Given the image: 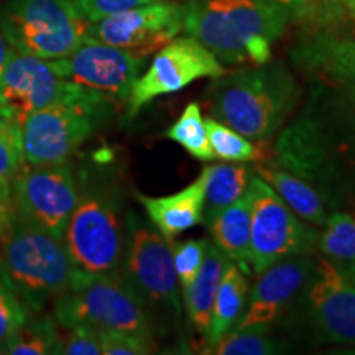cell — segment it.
I'll use <instances>...</instances> for the list:
<instances>
[{"mask_svg":"<svg viewBox=\"0 0 355 355\" xmlns=\"http://www.w3.org/2000/svg\"><path fill=\"white\" fill-rule=\"evenodd\" d=\"M25 163L21 123L15 117H0V199L10 204L13 178Z\"/></svg>","mask_w":355,"mask_h":355,"instance_id":"484cf974","label":"cell"},{"mask_svg":"<svg viewBox=\"0 0 355 355\" xmlns=\"http://www.w3.org/2000/svg\"><path fill=\"white\" fill-rule=\"evenodd\" d=\"M282 352V344L270 327L232 329L211 349L217 355H273Z\"/></svg>","mask_w":355,"mask_h":355,"instance_id":"f1b7e54d","label":"cell"},{"mask_svg":"<svg viewBox=\"0 0 355 355\" xmlns=\"http://www.w3.org/2000/svg\"><path fill=\"white\" fill-rule=\"evenodd\" d=\"M291 56L303 69L345 89L355 102V38L327 26L316 28L293 48Z\"/></svg>","mask_w":355,"mask_h":355,"instance_id":"e0dca14e","label":"cell"},{"mask_svg":"<svg viewBox=\"0 0 355 355\" xmlns=\"http://www.w3.org/2000/svg\"><path fill=\"white\" fill-rule=\"evenodd\" d=\"M183 30L220 63L263 64L293 12L272 0H186Z\"/></svg>","mask_w":355,"mask_h":355,"instance_id":"6da1fadb","label":"cell"},{"mask_svg":"<svg viewBox=\"0 0 355 355\" xmlns=\"http://www.w3.org/2000/svg\"><path fill=\"white\" fill-rule=\"evenodd\" d=\"M250 186V184H248ZM250 225L252 191L247 189L241 199L217 212L206 227L216 247L245 275H252L250 266Z\"/></svg>","mask_w":355,"mask_h":355,"instance_id":"d6986e66","label":"cell"},{"mask_svg":"<svg viewBox=\"0 0 355 355\" xmlns=\"http://www.w3.org/2000/svg\"><path fill=\"white\" fill-rule=\"evenodd\" d=\"M298 96L285 64L263 63L216 78L206 99L212 119L252 141H265L286 122Z\"/></svg>","mask_w":355,"mask_h":355,"instance_id":"7a4b0ae2","label":"cell"},{"mask_svg":"<svg viewBox=\"0 0 355 355\" xmlns=\"http://www.w3.org/2000/svg\"><path fill=\"white\" fill-rule=\"evenodd\" d=\"M248 296L247 275L237 265L229 261L220 278L214 306H212L209 332L206 336L207 347L212 349L241 319Z\"/></svg>","mask_w":355,"mask_h":355,"instance_id":"7402d4cb","label":"cell"},{"mask_svg":"<svg viewBox=\"0 0 355 355\" xmlns=\"http://www.w3.org/2000/svg\"><path fill=\"white\" fill-rule=\"evenodd\" d=\"M3 115H7V112H6V107H3V104H2V99H0V117H3Z\"/></svg>","mask_w":355,"mask_h":355,"instance_id":"ab89813d","label":"cell"},{"mask_svg":"<svg viewBox=\"0 0 355 355\" xmlns=\"http://www.w3.org/2000/svg\"><path fill=\"white\" fill-rule=\"evenodd\" d=\"M349 12H350V15H352V19L355 20V3H354L352 7H350V10H349Z\"/></svg>","mask_w":355,"mask_h":355,"instance_id":"b9f144b4","label":"cell"},{"mask_svg":"<svg viewBox=\"0 0 355 355\" xmlns=\"http://www.w3.org/2000/svg\"><path fill=\"white\" fill-rule=\"evenodd\" d=\"M322 227L318 250L337 263H355V217L347 212H332Z\"/></svg>","mask_w":355,"mask_h":355,"instance_id":"4316f807","label":"cell"},{"mask_svg":"<svg viewBox=\"0 0 355 355\" xmlns=\"http://www.w3.org/2000/svg\"><path fill=\"white\" fill-rule=\"evenodd\" d=\"M254 171L265 183L272 186L275 193L290 206V209L300 219L316 227H322L326 224L329 217L326 202L308 181L272 165H257Z\"/></svg>","mask_w":355,"mask_h":355,"instance_id":"44dd1931","label":"cell"},{"mask_svg":"<svg viewBox=\"0 0 355 355\" xmlns=\"http://www.w3.org/2000/svg\"><path fill=\"white\" fill-rule=\"evenodd\" d=\"M201 175L204 178V224L217 212L241 199L254 176L248 166L230 162L207 165Z\"/></svg>","mask_w":355,"mask_h":355,"instance_id":"603a6c76","label":"cell"},{"mask_svg":"<svg viewBox=\"0 0 355 355\" xmlns=\"http://www.w3.org/2000/svg\"><path fill=\"white\" fill-rule=\"evenodd\" d=\"M79 196L81 191L69 163H24L13 178L10 206L13 212L28 224L63 241L64 229Z\"/></svg>","mask_w":355,"mask_h":355,"instance_id":"30bf717a","label":"cell"},{"mask_svg":"<svg viewBox=\"0 0 355 355\" xmlns=\"http://www.w3.org/2000/svg\"><path fill=\"white\" fill-rule=\"evenodd\" d=\"M119 275L146 313L155 311L175 322L180 319V283L170 242L137 212L125 216V243Z\"/></svg>","mask_w":355,"mask_h":355,"instance_id":"5b68a950","label":"cell"},{"mask_svg":"<svg viewBox=\"0 0 355 355\" xmlns=\"http://www.w3.org/2000/svg\"><path fill=\"white\" fill-rule=\"evenodd\" d=\"M224 73L220 61L198 40L189 35L171 40L157 51L145 74L133 84L127 99V117L135 119L158 97L181 91L198 79H216Z\"/></svg>","mask_w":355,"mask_h":355,"instance_id":"8fae6325","label":"cell"},{"mask_svg":"<svg viewBox=\"0 0 355 355\" xmlns=\"http://www.w3.org/2000/svg\"><path fill=\"white\" fill-rule=\"evenodd\" d=\"M272 2L282 3V6L290 8V10L293 12V15L301 17L306 10H308V7L311 6V2H313V0H272Z\"/></svg>","mask_w":355,"mask_h":355,"instance_id":"74e56055","label":"cell"},{"mask_svg":"<svg viewBox=\"0 0 355 355\" xmlns=\"http://www.w3.org/2000/svg\"><path fill=\"white\" fill-rule=\"evenodd\" d=\"M316 260L311 255H290L257 275L245 308L232 329L272 327L308 286ZM230 329V331H232Z\"/></svg>","mask_w":355,"mask_h":355,"instance_id":"2e32d148","label":"cell"},{"mask_svg":"<svg viewBox=\"0 0 355 355\" xmlns=\"http://www.w3.org/2000/svg\"><path fill=\"white\" fill-rule=\"evenodd\" d=\"M58 326H92L97 329L153 334L152 319L121 275H91L76 270L73 286L55 301Z\"/></svg>","mask_w":355,"mask_h":355,"instance_id":"ba28073f","label":"cell"},{"mask_svg":"<svg viewBox=\"0 0 355 355\" xmlns=\"http://www.w3.org/2000/svg\"><path fill=\"white\" fill-rule=\"evenodd\" d=\"M152 2H158V0H73V3L87 24H94V21Z\"/></svg>","mask_w":355,"mask_h":355,"instance_id":"d6a6232c","label":"cell"},{"mask_svg":"<svg viewBox=\"0 0 355 355\" xmlns=\"http://www.w3.org/2000/svg\"><path fill=\"white\" fill-rule=\"evenodd\" d=\"M7 354L10 355H50L61 354V336L58 322L53 316H43L24 324L7 343Z\"/></svg>","mask_w":355,"mask_h":355,"instance_id":"cb8c5ba5","label":"cell"},{"mask_svg":"<svg viewBox=\"0 0 355 355\" xmlns=\"http://www.w3.org/2000/svg\"><path fill=\"white\" fill-rule=\"evenodd\" d=\"M206 239L204 241L191 239V241L183 242H170L175 273L183 291L194 282L199 268H201L204 254H206Z\"/></svg>","mask_w":355,"mask_h":355,"instance_id":"1f68e13d","label":"cell"},{"mask_svg":"<svg viewBox=\"0 0 355 355\" xmlns=\"http://www.w3.org/2000/svg\"><path fill=\"white\" fill-rule=\"evenodd\" d=\"M252 275H260L275 261L290 255H313L319 234L290 209V206L259 175L250 180Z\"/></svg>","mask_w":355,"mask_h":355,"instance_id":"9c48e42d","label":"cell"},{"mask_svg":"<svg viewBox=\"0 0 355 355\" xmlns=\"http://www.w3.org/2000/svg\"><path fill=\"white\" fill-rule=\"evenodd\" d=\"M86 28L73 0H8L0 7V32L20 55L60 60L83 43Z\"/></svg>","mask_w":355,"mask_h":355,"instance_id":"52a82bcc","label":"cell"},{"mask_svg":"<svg viewBox=\"0 0 355 355\" xmlns=\"http://www.w3.org/2000/svg\"><path fill=\"white\" fill-rule=\"evenodd\" d=\"M206 130L209 137V144L216 158L224 159L230 163H248V162H260L263 153L260 146H257L254 141L242 133L235 132L224 123L216 121V119L207 117Z\"/></svg>","mask_w":355,"mask_h":355,"instance_id":"83f0119b","label":"cell"},{"mask_svg":"<svg viewBox=\"0 0 355 355\" xmlns=\"http://www.w3.org/2000/svg\"><path fill=\"white\" fill-rule=\"evenodd\" d=\"M125 217L117 191L94 186L81 193L63 234L71 261L84 273L119 275Z\"/></svg>","mask_w":355,"mask_h":355,"instance_id":"277c9868","label":"cell"},{"mask_svg":"<svg viewBox=\"0 0 355 355\" xmlns=\"http://www.w3.org/2000/svg\"><path fill=\"white\" fill-rule=\"evenodd\" d=\"M61 337V354L64 355H102L99 329L92 326H74Z\"/></svg>","mask_w":355,"mask_h":355,"instance_id":"836d02e7","label":"cell"},{"mask_svg":"<svg viewBox=\"0 0 355 355\" xmlns=\"http://www.w3.org/2000/svg\"><path fill=\"white\" fill-rule=\"evenodd\" d=\"M145 61L137 53L84 37L71 55L50 63L58 76L127 102Z\"/></svg>","mask_w":355,"mask_h":355,"instance_id":"4fadbf2b","label":"cell"},{"mask_svg":"<svg viewBox=\"0 0 355 355\" xmlns=\"http://www.w3.org/2000/svg\"><path fill=\"white\" fill-rule=\"evenodd\" d=\"M304 291L308 321L319 343L355 345V285L343 266L316 260Z\"/></svg>","mask_w":355,"mask_h":355,"instance_id":"9a60e30c","label":"cell"},{"mask_svg":"<svg viewBox=\"0 0 355 355\" xmlns=\"http://www.w3.org/2000/svg\"><path fill=\"white\" fill-rule=\"evenodd\" d=\"M337 263V261H336ZM344 268V272L349 275V278L352 279V283L355 285V263H339Z\"/></svg>","mask_w":355,"mask_h":355,"instance_id":"f35d334b","label":"cell"},{"mask_svg":"<svg viewBox=\"0 0 355 355\" xmlns=\"http://www.w3.org/2000/svg\"><path fill=\"white\" fill-rule=\"evenodd\" d=\"M183 17V3L158 0L87 24L86 37L146 58L178 37Z\"/></svg>","mask_w":355,"mask_h":355,"instance_id":"7c38bea8","label":"cell"},{"mask_svg":"<svg viewBox=\"0 0 355 355\" xmlns=\"http://www.w3.org/2000/svg\"><path fill=\"white\" fill-rule=\"evenodd\" d=\"M102 355H146L153 354V334L133 331L99 329Z\"/></svg>","mask_w":355,"mask_h":355,"instance_id":"4dcf8cb0","label":"cell"},{"mask_svg":"<svg viewBox=\"0 0 355 355\" xmlns=\"http://www.w3.org/2000/svg\"><path fill=\"white\" fill-rule=\"evenodd\" d=\"M32 318L0 268V345H6Z\"/></svg>","mask_w":355,"mask_h":355,"instance_id":"f546056e","label":"cell"},{"mask_svg":"<svg viewBox=\"0 0 355 355\" xmlns=\"http://www.w3.org/2000/svg\"><path fill=\"white\" fill-rule=\"evenodd\" d=\"M0 268L32 316H38L46 304L69 291L78 270L63 241L28 224L17 214Z\"/></svg>","mask_w":355,"mask_h":355,"instance_id":"3957f363","label":"cell"},{"mask_svg":"<svg viewBox=\"0 0 355 355\" xmlns=\"http://www.w3.org/2000/svg\"><path fill=\"white\" fill-rule=\"evenodd\" d=\"M229 261L230 260L216 247L214 242L207 241L201 268H199L194 282L183 291L189 321L204 339L209 332L212 306H214L220 278Z\"/></svg>","mask_w":355,"mask_h":355,"instance_id":"ffe728a7","label":"cell"},{"mask_svg":"<svg viewBox=\"0 0 355 355\" xmlns=\"http://www.w3.org/2000/svg\"><path fill=\"white\" fill-rule=\"evenodd\" d=\"M15 50L12 48V44L7 42V38L3 37L2 32H0V76H2L3 69L7 68V64L10 63V60L15 56Z\"/></svg>","mask_w":355,"mask_h":355,"instance_id":"8d00e7d4","label":"cell"},{"mask_svg":"<svg viewBox=\"0 0 355 355\" xmlns=\"http://www.w3.org/2000/svg\"><path fill=\"white\" fill-rule=\"evenodd\" d=\"M94 89L58 76L51 63L42 58L15 53L0 76V99L7 115L20 123L26 115L56 102L91 96Z\"/></svg>","mask_w":355,"mask_h":355,"instance_id":"5bb4252c","label":"cell"},{"mask_svg":"<svg viewBox=\"0 0 355 355\" xmlns=\"http://www.w3.org/2000/svg\"><path fill=\"white\" fill-rule=\"evenodd\" d=\"M112 110L104 92L76 101L56 102L26 115L21 122L24 158L30 165H63Z\"/></svg>","mask_w":355,"mask_h":355,"instance_id":"8992f818","label":"cell"},{"mask_svg":"<svg viewBox=\"0 0 355 355\" xmlns=\"http://www.w3.org/2000/svg\"><path fill=\"white\" fill-rule=\"evenodd\" d=\"M13 217H15V212H13L10 204L0 199V260H2L3 248H6L8 235H10Z\"/></svg>","mask_w":355,"mask_h":355,"instance_id":"d590c367","label":"cell"},{"mask_svg":"<svg viewBox=\"0 0 355 355\" xmlns=\"http://www.w3.org/2000/svg\"><path fill=\"white\" fill-rule=\"evenodd\" d=\"M137 201L144 207L148 220L168 242L178 235L202 224L204 219V178H198L194 183L186 186L170 196H146L135 193Z\"/></svg>","mask_w":355,"mask_h":355,"instance_id":"ac0fdd59","label":"cell"},{"mask_svg":"<svg viewBox=\"0 0 355 355\" xmlns=\"http://www.w3.org/2000/svg\"><path fill=\"white\" fill-rule=\"evenodd\" d=\"M7 354V347L6 345H0V355H6Z\"/></svg>","mask_w":355,"mask_h":355,"instance_id":"60d3db41","label":"cell"},{"mask_svg":"<svg viewBox=\"0 0 355 355\" xmlns=\"http://www.w3.org/2000/svg\"><path fill=\"white\" fill-rule=\"evenodd\" d=\"M166 139L180 144L189 155L201 162H214L209 137L206 130L201 107L198 102H191L183 110L181 117L166 130Z\"/></svg>","mask_w":355,"mask_h":355,"instance_id":"d4e9b609","label":"cell"},{"mask_svg":"<svg viewBox=\"0 0 355 355\" xmlns=\"http://www.w3.org/2000/svg\"><path fill=\"white\" fill-rule=\"evenodd\" d=\"M354 3L355 0H313L308 10L301 17H313L318 24L336 21V19H339V15H343L344 10H350Z\"/></svg>","mask_w":355,"mask_h":355,"instance_id":"e575fe53","label":"cell"}]
</instances>
